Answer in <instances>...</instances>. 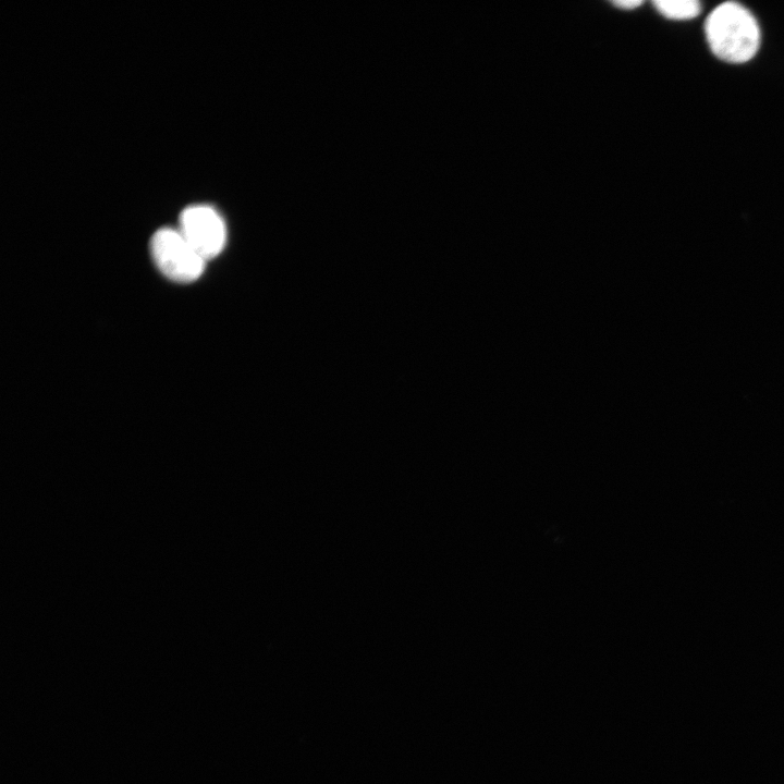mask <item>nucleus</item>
<instances>
[{"mask_svg":"<svg viewBox=\"0 0 784 784\" xmlns=\"http://www.w3.org/2000/svg\"><path fill=\"white\" fill-rule=\"evenodd\" d=\"M150 255L157 268L168 279L189 283L200 277L206 260L173 228L157 230L149 242Z\"/></svg>","mask_w":784,"mask_h":784,"instance_id":"nucleus-2","label":"nucleus"},{"mask_svg":"<svg viewBox=\"0 0 784 784\" xmlns=\"http://www.w3.org/2000/svg\"><path fill=\"white\" fill-rule=\"evenodd\" d=\"M177 230L205 260L216 257L225 245V223L219 212L208 205L197 204L184 208Z\"/></svg>","mask_w":784,"mask_h":784,"instance_id":"nucleus-3","label":"nucleus"},{"mask_svg":"<svg viewBox=\"0 0 784 784\" xmlns=\"http://www.w3.org/2000/svg\"><path fill=\"white\" fill-rule=\"evenodd\" d=\"M653 4L661 15L676 21L691 20L701 12V4L696 0H657Z\"/></svg>","mask_w":784,"mask_h":784,"instance_id":"nucleus-4","label":"nucleus"},{"mask_svg":"<svg viewBox=\"0 0 784 784\" xmlns=\"http://www.w3.org/2000/svg\"><path fill=\"white\" fill-rule=\"evenodd\" d=\"M705 34L712 53L728 63H745L758 52L759 24L744 5L727 1L715 7L705 22Z\"/></svg>","mask_w":784,"mask_h":784,"instance_id":"nucleus-1","label":"nucleus"},{"mask_svg":"<svg viewBox=\"0 0 784 784\" xmlns=\"http://www.w3.org/2000/svg\"><path fill=\"white\" fill-rule=\"evenodd\" d=\"M614 5L624 9V10H632L642 4L639 0H628V1H615L613 2Z\"/></svg>","mask_w":784,"mask_h":784,"instance_id":"nucleus-5","label":"nucleus"}]
</instances>
